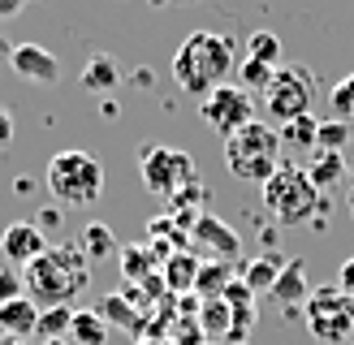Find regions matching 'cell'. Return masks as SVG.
Returning a JSON list of instances; mask_svg holds the SVG:
<instances>
[{
    "label": "cell",
    "instance_id": "cell-1",
    "mask_svg": "<svg viewBox=\"0 0 354 345\" xmlns=\"http://www.w3.org/2000/svg\"><path fill=\"white\" fill-rule=\"evenodd\" d=\"M26 281V298L35 306H74V298L91 285V264L78 250V241H61V246H48L30 268H22Z\"/></svg>",
    "mask_w": 354,
    "mask_h": 345
},
{
    "label": "cell",
    "instance_id": "cell-2",
    "mask_svg": "<svg viewBox=\"0 0 354 345\" xmlns=\"http://www.w3.org/2000/svg\"><path fill=\"white\" fill-rule=\"evenodd\" d=\"M238 69V57H234V43L229 34H216V30H190L186 43L173 52V78L186 95H212L216 86L229 82V74Z\"/></svg>",
    "mask_w": 354,
    "mask_h": 345
},
{
    "label": "cell",
    "instance_id": "cell-3",
    "mask_svg": "<svg viewBox=\"0 0 354 345\" xmlns=\"http://www.w3.org/2000/svg\"><path fill=\"white\" fill-rule=\"evenodd\" d=\"M225 164L238 181H268L281 168V130L268 121H251L225 138Z\"/></svg>",
    "mask_w": 354,
    "mask_h": 345
},
{
    "label": "cell",
    "instance_id": "cell-4",
    "mask_svg": "<svg viewBox=\"0 0 354 345\" xmlns=\"http://www.w3.org/2000/svg\"><path fill=\"white\" fill-rule=\"evenodd\" d=\"M44 181L61 207H91L104 195V164L86 151H57L48 160Z\"/></svg>",
    "mask_w": 354,
    "mask_h": 345
},
{
    "label": "cell",
    "instance_id": "cell-5",
    "mask_svg": "<svg viewBox=\"0 0 354 345\" xmlns=\"http://www.w3.org/2000/svg\"><path fill=\"white\" fill-rule=\"evenodd\" d=\"M263 207H268L272 220H281L286 229H294V224H311L315 207H320V190L307 181V168L281 160V168L263 181Z\"/></svg>",
    "mask_w": 354,
    "mask_h": 345
},
{
    "label": "cell",
    "instance_id": "cell-6",
    "mask_svg": "<svg viewBox=\"0 0 354 345\" xmlns=\"http://www.w3.org/2000/svg\"><path fill=\"white\" fill-rule=\"evenodd\" d=\"M307 333L320 345H346L354 337V302L337 285H320L307 298Z\"/></svg>",
    "mask_w": 354,
    "mask_h": 345
},
{
    "label": "cell",
    "instance_id": "cell-7",
    "mask_svg": "<svg viewBox=\"0 0 354 345\" xmlns=\"http://www.w3.org/2000/svg\"><path fill=\"white\" fill-rule=\"evenodd\" d=\"M311 103H315V74L307 65H281L272 86L263 91V108L281 126H290L298 117H311Z\"/></svg>",
    "mask_w": 354,
    "mask_h": 345
},
{
    "label": "cell",
    "instance_id": "cell-8",
    "mask_svg": "<svg viewBox=\"0 0 354 345\" xmlns=\"http://www.w3.org/2000/svg\"><path fill=\"white\" fill-rule=\"evenodd\" d=\"M138 172H143V186L160 199H173L186 181H194V160L177 147H147L138 155Z\"/></svg>",
    "mask_w": 354,
    "mask_h": 345
},
{
    "label": "cell",
    "instance_id": "cell-9",
    "mask_svg": "<svg viewBox=\"0 0 354 345\" xmlns=\"http://www.w3.org/2000/svg\"><path fill=\"white\" fill-rule=\"evenodd\" d=\"M199 112H203V121L221 138H229V134H238L242 126H251V121H255V95H246L238 82H225L212 95H203Z\"/></svg>",
    "mask_w": 354,
    "mask_h": 345
},
{
    "label": "cell",
    "instance_id": "cell-10",
    "mask_svg": "<svg viewBox=\"0 0 354 345\" xmlns=\"http://www.w3.org/2000/svg\"><path fill=\"white\" fill-rule=\"evenodd\" d=\"M48 246L52 241L44 237V229L35 220H17V224H9V229L0 233V255H5L9 268H30Z\"/></svg>",
    "mask_w": 354,
    "mask_h": 345
},
{
    "label": "cell",
    "instance_id": "cell-11",
    "mask_svg": "<svg viewBox=\"0 0 354 345\" xmlns=\"http://www.w3.org/2000/svg\"><path fill=\"white\" fill-rule=\"evenodd\" d=\"M190 241H194V246H203V250H212V259H225V264L242 255V237L229 229L221 216H212V212H199V216H194Z\"/></svg>",
    "mask_w": 354,
    "mask_h": 345
},
{
    "label": "cell",
    "instance_id": "cell-12",
    "mask_svg": "<svg viewBox=\"0 0 354 345\" xmlns=\"http://www.w3.org/2000/svg\"><path fill=\"white\" fill-rule=\"evenodd\" d=\"M9 69L22 82H39V86H52V82L61 78V61L52 57L48 48H39V43H13Z\"/></svg>",
    "mask_w": 354,
    "mask_h": 345
},
{
    "label": "cell",
    "instance_id": "cell-13",
    "mask_svg": "<svg viewBox=\"0 0 354 345\" xmlns=\"http://www.w3.org/2000/svg\"><path fill=\"white\" fill-rule=\"evenodd\" d=\"M35 324H39V306L30 298H13V302H0V333L5 337H17L26 341L35 333Z\"/></svg>",
    "mask_w": 354,
    "mask_h": 345
},
{
    "label": "cell",
    "instance_id": "cell-14",
    "mask_svg": "<svg viewBox=\"0 0 354 345\" xmlns=\"http://www.w3.org/2000/svg\"><path fill=\"white\" fill-rule=\"evenodd\" d=\"M272 293L286 306H298V302H307L311 298V285H307V264L303 259H290L286 268H281V276H277V285H272Z\"/></svg>",
    "mask_w": 354,
    "mask_h": 345
},
{
    "label": "cell",
    "instance_id": "cell-15",
    "mask_svg": "<svg viewBox=\"0 0 354 345\" xmlns=\"http://www.w3.org/2000/svg\"><path fill=\"white\" fill-rule=\"evenodd\" d=\"M117 82H121L117 57H109V52H95V57L86 61V69H82V86H86V91H95V95H109Z\"/></svg>",
    "mask_w": 354,
    "mask_h": 345
},
{
    "label": "cell",
    "instance_id": "cell-16",
    "mask_svg": "<svg viewBox=\"0 0 354 345\" xmlns=\"http://www.w3.org/2000/svg\"><path fill=\"white\" fill-rule=\"evenodd\" d=\"M346 177V155L342 151H315V160L307 164V181L315 190H333V186H342Z\"/></svg>",
    "mask_w": 354,
    "mask_h": 345
},
{
    "label": "cell",
    "instance_id": "cell-17",
    "mask_svg": "<svg viewBox=\"0 0 354 345\" xmlns=\"http://www.w3.org/2000/svg\"><path fill=\"white\" fill-rule=\"evenodd\" d=\"M69 345H109V324L100 319V310H74L69 324Z\"/></svg>",
    "mask_w": 354,
    "mask_h": 345
},
{
    "label": "cell",
    "instance_id": "cell-18",
    "mask_svg": "<svg viewBox=\"0 0 354 345\" xmlns=\"http://www.w3.org/2000/svg\"><path fill=\"white\" fill-rule=\"evenodd\" d=\"M199 324H203V333L212 341H229V337H234V315H229L225 298H207L203 310H199Z\"/></svg>",
    "mask_w": 354,
    "mask_h": 345
},
{
    "label": "cell",
    "instance_id": "cell-19",
    "mask_svg": "<svg viewBox=\"0 0 354 345\" xmlns=\"http://www.w3.org/2000/svg\"><path fill=\"white\" fill-rule=\"evenodd\" d=\"M78 250L86 255V264H100V259H109V255L117 250V237H113V229H109V224L91 220V224L82 229V241H78Z\"/></svg>",
    "mask_w": 354,
    "mask_h": 345
},
{
    "label": "cell",
    "instance_id": "cell-20",
    "mask_svg": "<svg viewBox=\"0 0 354 345\" xmlns=\"http://www.w3.org/2000/svg\"><path fill=\"white\" fill-rule=\"evenodd\" d=\"M234 281V272H229L225 259H212V264H199V276H194V293L207 302V298H221L225 285Z\"/></svg>",
    "mask_w": 354,
    "mask_h": 345
},
{
    "label": "cell",
    "instance_id": "cell-21",
    "mask_svg": "<svg viewBox=\"0 0 354 345\" xmlns=\"http://www.w3.org/2000/svg\"><path fill=\"white\" fill-rule=\"evenodd\" d=\"M194 276H199V259L194 255H169L165 259V285L173 289V293H186V289H194Z\"/></svg>",
    "mask_w": 354,
    "mask_h": 345
},
{
    "label": "cell",
    "instance_id": "cell-22",
    "mask_svg": "<svg viewBox=\"0 0 354 345\" xmlns=\"http://www.w3.org/2000/svg\"><path fill=\"white\" fill-rule=\"evenodd\" d=\"M69 324H74V306H44L35 333H39V341H65Z\"/></svg>",
    "mask_w": 354,
    "mask_h": 345
},
{
    "label": "cell",
    "instance_id": "cell-23",
    "mask_svg": "<svg viewBox=\"0 0 354 345\" xmlns=\"http://www.w3.org/2000/svg\"><path fill=\"white\" fill-rule=\"evenodd\" d=\"M281 268H286V264H281L277 255H263V259H255V264H246V276H242V281H246V289H251V293H272Z\"/></svg>",
    "mask_w": 354,
    "mask_h": 345
},
{
    "label": "cell",
    "instance_id": "cell-24",
    "mask_svg": "<svg viewBox=\"0 0 354 345\" xmlns=\"http://www.w3.org/2000/svg\"><path fill=\"white\" fill-rule=\"evenodd\" d=\"M234 74L242 78L238 86H242L246 95H263V91H268V86H272L277 69H272V65H263V61H251V57H246V61H242V65L234 69Z\"/></svg>",
    "mask_w": 354,
    "mask_h": 345
},
{
    "label": "cell",
    "instance_id": "cell-25",
    "mask_svg": "<svg viewBox=\"0 0 354 345\" xmlns=\"http://www.w3.org/2000/svg\"><path fill=\"white\" fill-rule=\"evenodd\" d=\"M95 310H100L104 324H117V328H126V333H138V310L126 298H117V293H113V298H104Z\"/></svg>",
    "mask_w": 354,
    "mask_h": 345
},
{
    "label": "cell",
    "instance_id": "cell-26",
    "mask_svg": "<svg viewBox=\"0 0 354 345\" xmlns=\"http://www.w3.org/2000/svg\"><path fill=\"white\" fill-rule=\"evenodd\" d=\"M350 147V126L337 117L320 121V130H315V151H346Z\"/></svg>",
    "mask_w": 354,
    "mask_h": 345
},
{
    "label": "cell",
    "instance_id": "cell-27",
    "mask_svg": "<svg viewBox=\"0 0 354 345\" xmlns=\"http://www.w3.org/2000/svg\"><path fill=\"white\" fill-rule=\"evenodd\" d=\"M246 57L251 61H263V65H272V69H281V39L272 30H255L251 34V43H246Z\"/></svg>",
    "mask_w": 354,
    "mask_h": 345
},
{
    "label": "cell",
    "instance_id": "cell-28",
    "mask_svg": "<svg viewBox=\"0 0 354 345\" xmlns=\"http://www.w3.org/2000/svg\"><path fill=\"white\" fill-rule=\"evenodd\" d=\"M328 103H333V117L350 126V121H354V74H350V78H342V82H333Z\"/></svg>",
    "mask_w": 354,
    "mask_h": 345
},
{
    "label": "cell",
    "instance_id": "cell-29",
    "mask_svg": "<svg viewBox=\"0 0 354 345\" xmlns=\"http://www.w3.org/2000/svg\"><path fill=\"white\" fill-rule=\"evenodd\" d=\"M315 130H320V121L315 117H298L290 126H281V143L290 147H315Z\"/></svg>",
    "mask_w": 354,
    "mask_h": 345
},
{
    "label": "cell",
    "instance_id": "cell-30",
    "mask_svg": "<svg viewBox=\"0 0 354 345\" xmlns=\"http://www.w3.org/2000/svg\"><path fill=\"white\" fill-rule=\"evenodd\" d=\"M121 272H126V281H143V276H151V255L143 246H130L121 255Z\"/></svg>",
    "mask_w": 354,
    "mask_h": 345
},
{
    "label": "cell",
    "instance_id": "cell-31",
    "mask_svg": "<svg viewBox=\"0 0 354 345\" xmlns=\"http://www.w3.org/2000/svg\"><path fill=\"white\" fill-rule=\"evenodd\" d=\"M13 298H26V281L17 268H0V302H13Z\"/></svg>",
    "mask_w": 354,
    "mask_h": 345
},
{
    "label": "cell",
    "instance_id": "cell-32",
    "mask_svg": "<svg viewBox=\"0 0 354 345\" xmlns=\"http://www.w3.org/2000/svg\"><path fill=\"white\" fill-rule=\"evenodd\" d=\"M337 289H342L346 298L354 302V255L346 259V264H342V272H337Z\"/></svg>",
    "mask_w": 354,
    "mask_h": 345
},
{
    "label": "cell",
    "instance_id": "cell-33",
    "mask_svg": "<svg viewBox=\"0 0 354 345\" xmlns=\"http://www.w3.org/2000/svg\"><path fill=\"white\" fill-rule=\"evenodd\" d=\"M9 138H13V117L0 108V147H9Z\"/></svg>",
    "mask_w": 354,
    "mask_h": 345
},
{
    "label": "cell",
    "instance_id": "cell-34",
    "mask_svg": "<svg viewBox=\"0 0 354 345\" xmlns=\"http://www.w3.org/2000/svg\"><path fill=\"white\" fill-rule=\"evenodd\" d=\"M26 9V0H0V17H13V13H22Z\"/></svg>",
    "mask_w": 354,
    "mask_h": 345
},
{
    "label": "cell",
    "instance_id": "cell-35",
    "mask_svg": "<svg viewBox=\"0 0 354 345\" xmlns=\"http://www.w3.org/2000/svg\"><path fill=\"white\" fill-rule=\"evenodd\" d=\"M9 57H13V43H9V39H5V34H0V65H5V61H9Z\"/></svg>",
    "mask_w": 354,
    "mask_h": 345
},
{
    "label": "cell",
    "instance_id": "cell-36",
    "mask_svg": "<svg viewBox=\"0 0 354 345\" xmlns=\"http://www.w3.org/2000/svg\"><path fill=\"white\" fill-rule=\"evenodd\" d=\"M0 345H26V341H17V337H5V341H0Z\"/></svg>",
    "mask_w": 354,
    "mask_h": 345
},
{
    "label": "cell",
    "instance_id": "cell-37",
    "mask_svg": "<svg viewBox=\"0 0 354 345\" xmlns=\"http://www.w3.org/2000/svg\"><path fill=\"white\" fill-rule=\"evenodd\" d=\"M346 172H350V177H354V155H350V164H346Z\"/></svg>",
    "mask_w": 354,
    "mask_h": 345
},
{
    "label": "cell",
    "instance_id": "cell-38",
    "mask_svg": "<svg viewBox=\"0 0 354 345\" xmlns=\"http://www.w3.org/2000/svg\"><path fill=\"white\" fill-rule=\"evenodd\" d=\"M147 5H156V9H160V5H169V0H147Z\"/></svg>",
    "mask_w": 354,
    "mask_h": 345
},
{
    "label": "cell",
    "instance_id": "cell-39",
    "mask_svg": "<svg viewBox=\"0 0 354 345\" xmlns=\"http://www.w3.org/2000/svg\"><path fill=\"white\" fill-rule=\"evenodd\" d=\"M39 345H69V341H39Z\"/></svg>",
    "mask_w": 354,
    "mask_h": 345
},
{
    "label": "cell",
    "instance_id": "cell-40",
    "mask_svg": "<svg viewBox=\"0 0 354 345\" xmlns=\"http://www.w3.org/2000/svg\"><path fill=\"white\" fill-rule=\"evenodd\" d=\"M177 5H194V0H177Z\"/></svg>",
    "mask_w": 354,
    "mask_h": 345
},
{
    "label": "cell",
    "instance_id": "cell-41",
    "mask_svg": "<svg viewBox=\"0 0 354 345\" xmlns=\"http://www.w3.org/2000/svg\"><path fill=\"white\" fill-rule=\"evenodd\" d=\"M0 341H5V333H0Z\"/></svg>",
    "mask_w": 354,
    "mask_h": 345
}]
</instances>
